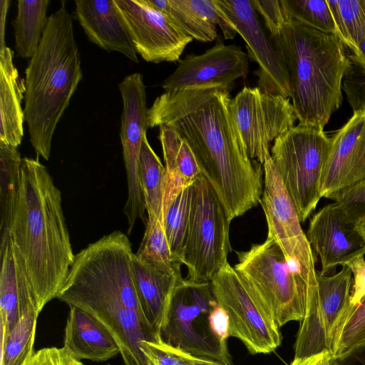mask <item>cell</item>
I'll use <instances>...</instances> for the list:
<instances>
[{
  "instance_id": "e0dca14e",
  "label": "cell",
  "mask_w": 365,
  "mask_h": 365,
  "mask_svg": "<svg viewBox=\"0 0 365 365\" xmlns=\"http://www.w3.org/2000/svg\"><path fill=\"white\" fill-rule=\"evenodd\" d=\"M248 55L241 47L225 45L220 38L200 55L188 54L162 83L165 92L222 88L229 90L249 71Z\"/></svg>"
},
{
  "instance_id": "60d3db41",
  "label": "cell",
  "mask_w": 365,
  "mask_h": 365,
  "mask_svg": "<svg viewBox=\"0 0 365 365\" xmlns=\"http://www.w3.org/2000/svg\"><path fill=\"white\" fill-rule=\"evenodd\" d=\"M348 266L352 272L353 284L350 297V307L358 304L365 296V259L361 255L349 261Z\"/></svg>"
},
{
  "instance_id": "52a82bcc",
  "label": "cell",
  "mask_w": 365,
  "mask_h": 365,
  "mask_svg": "<svg viewBox=\"0 0 365 365\" xmlns=\"http://www.w3.org/2000/svg\"><path fill=\"white\" fill-rule=\"evenodd\" d=\"M58 299L98 320L116 341L124 365H148L140 344L160 336L146 320L135 291L110 283L71 285Z\"/></svg>"
},
{
  "instance_id": "4316f807",
  "label": "cell",
  "mask_w": 365,
  "mask_h": 365,
  "mask_svg": "<svg viewBox=\"0 0 365 365\" xmlns=\"http://www.w3.org/2000/svg\"><path fill=\"white\" fill-rule=\"evenodd\" d=\"M21 160L18 147L0 142V236L10 232L19 201Z\"/></svg>"
},
{
  "instance_id": "ab89813d",
  "label": "cell",
  "mask_w": 365,
  "mask_h": 365,
  "mask_svg": "<svg viewBox=\"0 0 365 365\" xmlns=\"http://www.w3.org/2000/svg\"><path fill=\"white\" fill-rule=\"evenodd\" d=\"M158 127L159 140L162 145L165 171L169 173L174 169L182 139L170 127L165 125H160Z\"/></svg>"
},
{
  "instance_id": "836d02e7",
  "label": "cell",
  "mask_w": 365,
  "mask_h": 365,
  "mask_svg": "<svg viewBox=\"0 0 365 365\" xmlns=\"http://www.w3.org/2000/svg\"><path fill=\"white\" fill-rule=\"evenodd\" d=\"M135 255L166 272H181L182 264L176 263L172 257L163 222L155 216L148 215L143 237Z\"/></svg>"
},
{
  "instance_id": "8fae6325",
  "label": "cell",
  "mask_w": 365,
  "mask_h": 365,
  "mask_svg": "<svg viewBox=\"0 0 365 365\" xmlns=\"http://www.w3.org/2000/svg\"><path fill=\"white\" fill-rule=\"evenodd\" d=\"M289 99L245 86L232 100L247 155L260 165L271 157V143L294 126L297 117Z\"/></svg>"
},
{
  "instance_id": "d590c367",
  "label": "cell",
  "mask_w": 365,
  "mask_h": 365,
  "mask_svg": "<svg viewBox=\"0 0 365 365\" xmlns=\"http://www.w3.org/2000/svg\"><path fill=\"white\" fill-rule=\"evenodd\" d=\"M342 89L353 110L365 106V71L351 61Z\"/></svg>"
},
{
  "instance_id": "30bf717a",
  "label": "cell",
  "mask_w": 365,
  "mask_h": 365,
  "mask_svg": "<svg viewBox=\"0 0 365 365\" xmlns=\"http://www.w3.org/2000/svg\"><path fill=\"white\" fill-rule=\"evenodd\" d=\"M215 299L229 317L230 336L252 354H269L281 344L280 327L260 298L227 262L210 281Z\"/></svg>"
},
{
  "instance_id": "6da1fadb",
  "label": "cell",
  "mask_w": 365,
  "mask_h": 365,
  "mask_svg": "<svg viewBox=\"0 0 365 365\" xmlns=\"http://www.w3.org/2000/svg\"><path fill=\"white\" fill-rule=\"evenodd\" d=\"M232 100L222 88L169 91L148 110L149 127L168 125L187 144L230 221L256 206L263 191L261 165L247 155Z\"/></svg>"
},
{
  "instance_id": "cb8c5ba5",
  "label": "cell",
  "mask_w": 365,
  "mask_h": 365,
  "mask_svg": "<svg viewBox=\"0 0 365 365\" xmlns=\"http://www.w3.org/2000/svg\"><path fill=\"white\" fill-rule=\"evenodd\" d=\"M69 307L63 346L75 358L103 362L120 354L116 341L98 320L82 309Z\"/></svg>"
},
{
  "instance_id": "3957f363",
  "label": "cell",
  "mask_w": 365,
  "mask_h": 365,
  "mask_svg": "<svg viewBox=\"0 0 365 365\" xmlns=\"http://www.w3.org/2000/svg\"><path fill=\"white\" fill-rule=\"evenodd\" d=\"M82 77L72 19L62 5L48 16L25 71V121L37 158L49 159L56 128Z\"/></svg>"
},
{
  "instance_id": "ac0fdd59",
  "label": "cell",
  "mask_w": 365,
  "mask_h": 365,
  "mask_svg": "<svg viewBox=\"0 0 365 365\" xmlns=\"http://www.w3.org/2000/svg\"><path fill=\"white\" fill-rule=\"evenodd\" d=\"M321 178L322 197L365 185V106L331 137Z\"/></svg>"
},
{
  "instance_id": "d6986e66",
  "label": "cell",
  "mask_w": 365,
  "mask_h": 365,
  "mask_svg": "<svg viewBox=\"0 0 365 365\" xmlns=\"http://www.w3.org/2000/svg\"><path fill=\"white\" fill-rule=\"evenodd\" d=\"M306 235L319 257L322 275L365 255L362 236L336 202L323 206L312 216Z\"/></svg>"
},
{
  "instance_id": "b9f144b4",
  "label": "cell",
  "mask_w": 365,
  "mask_h": 365,
  "mask_svg": "<svg viewBox=\"0 0 365 365\" xmlns=\"http://www.w3.org/2000/svg\"><path fill=\"white\" fill-rule=\"evenodd\" d=\"M289 365H342L329 351L302 358H294Z\"/></svg>"
},
{
  "instance_id": "603a6c76",
  "label": "cell",
  "mask_w": 365,
  "mask_h": 365,
  "mask_svg": "<svg viewBox=\"0 0 365 365\" xmlns=\"http://www.w3.org/2000/svg\"><path fill=\"white\" fill-rule=\"evenodd\" d=\"M133 282L143 314L159 333L174 289L182 279L181 272H168L133 254L131 260Z\"/></svg>"
},
{
  "instance_id": "f1b7e54d",
  "label": "cell",
  "mask_w": 365,
  "mask_h": 365,
  "mask_svg": "<svg viewBox=\"0 0 365 365\" xmlns=\"http://www.w3.org/2000/svg\"><path fill=\"white\" fill-rule=\"evenodd\" d=\"M38 315L28 310L9 332L1 333V365H22L33 354Z\"/></svg>"
},
{
  "instance_id": "f35d334b",
  "label": "cell",
  "mask_w": 365,
  "mask_h": 365,
  "mask_svg": "<svg viewBox=\"0 0 365 365\" xmlns=\"http://www.w3.org/2000/svg\"><path fill=\"white\" fill-rule=\"evenodd\" d=\"M251 2L262 17L269 36L278 34L285 23L279 0H251Z\"/></svg>"
},
{
  "instance_id": "4fadbf2b",
  "label": "cell",
  "mask_w": 365,
  "mask_h": 365,
  "mask_svg": "<svg viewBox=\"0 0 365 365\" xmlns=\"http://www.w3.org/2000/svg\"><path fill=\"white\" fill-rule=\"evenodd\" d=\"M123 100L120 138L128 182V197L123 212L127 217L128 233L135 222L144 217L145 202L138 178V161L142 142L149 127L146 91L143 76L134 73L118 84Z\"/></svg>"
},
{
  "instance_id": "9c48e42d",
  "label": "cell",
  "mask_w": 365,
  "mask_h": 365,
  "mask_svg": "<svg viewBox=\"0 0 365 365\" xmlns=\"http://www.w3.org/2000/svg\"><path fill=\"white\" fill-rule=\"evenodd\" d=\"M190 187V218L182 264L187 269V279L210 282L228 262L231 221L213 187L202 174Z\"/></svg>"
},
{
  "instance_id": "7a4b0ae2",
  "label": "cell",
  "mask_w": 365,
  "mask_h": 365,
  "mask_svg": "<svg viewBox=\"0 0 365 365\" xmlns=\"http://www.w3.org/2000/svg\"><path fill=\"white\" fill-rule=\"evenodd\" d=\"M39 312L58 299L73 263L61 192L38 158H23L19 201L10 230Z\"/></svg>"
},
{
  "instance_id": "e575fe53",
  "label": "cell",
  "mask_w": 365,
  "mask_h": 365,
  "mask_svg": "<svg viewBox=\"0 0 365 365\" xmlns=\"http://www.w3.org/2000/svg\"><path fill=\"white\" fill-rule=\"evenodd\" d=\"M140 346L148 365H194V356L165 343L161 339L142 341Z\"/></svg>"
},
{
  "instance_id": "2e32d148",
  "label": "cell",
  "mask_w": 365,
  "mask_h": 365,
  "mask_svg": "<svg viewBox=\"0 0 365 365\" xmlns=\"http://www.w3.org/2000/svg\"><path fill=\"white\" fill-rule=\"evenodd\" d=\"M125 22L135 51L155 63L179 61L193 38L166 14L144 0H115Z\"/></svg>"
},
{
  "instance_id": "8992f818",
  "label": "cell",
  "mask_w": 365,
  "mask_h": 365,
  "mask_svg": "<svg viewBox=\"0 0 365 365\" xmlns=\"http://www.w3.org/2000/svg\"><path fill=\"white\" fill-rule=\"evenodd\" d=\"M219 307L210 282L182 278L160 327L161 340L194 356L232 365L227 341L218 330Z\"/></svg>"
},
{
  "instance_id": "83f0119b",
  "label": "cell",
  "mask_w": 365,
  "mask_h": 365,
  "mask_svg": "<svg viewBox=\"0 0 365 365\" xmlns=\"http://www.w3.org/2000/svg\"><path fill=\"white\" fill-rule=\"evenodd\" d=\"M138 178L148 215L155 216L163 222L165 168L150 145L146 135L139 155Z\"/></svg>"
},
{
  "instance_id": "d6a6232c",
  "label": "cell",
  "mask_w": 365,
  "mask_h": 365,
  "mask_svg": "<svg viewBox=\"0 0 365 365\" xmlns=\"http://www.w3.org/2000/svg\"><path fill=\"white\" fill-rule=\"evenodd\" d=\"M365 347V296L348 308L336 331L331 353L343 361Z\"/></svg>"
},
{
  "instance_id": "7bdbcfd3",
  "label": "cell",
  "mask_w": 365,
  "mask_h": 365,
  "mask_svg": "<svg viewBox=\"0 0 365 365\" xmlns=\"http://www.w3.org/2000/svg\"><path fill=\"white\" fill-rule=\"evenodd\" d=\"M11 1L10 0H1V21H0V48H4L5 44V24L6 19V14L8 9L9 7Z\"/></svg>"
},
{
  "instance_id": "277c9868",
  "label": "cell",
  "mask_w": 365,
  "mask_h": 365,
  "mask_svg": "<svg viewBox=\"0 0 365 365\" xmlns=\"http://www.w3.org/2000/svg\"><path fill=\"white\" fill-rule=\"evenodd\" d=\"M287 68L299 124L324 129L343 102L349 55L338 36L285 21L271 36Z\"/></svg>"
},
{
  "instance_id": "ee69618b",
  "label": "cell",
  "mask_w": 365,
  "mask_h": 365,
  "mask_svg": "<svg viewBox=\"0 0 365 365\" xmlns=\"http://www.w3.org/2000/svg\"><path fill=\"white\" fill-rule=\"evenodd\" d=\"M350 60L365 71V38L349 55Z\"/></svg>"
},
{
  "instance_id": "ba28073f",
  "label": "cell",
  "mask_w": 365,
  "mask_h": 365,
  "mask_svg": "<svg viewBox=\"0 0 365 365\" xmlns=\"http://www.w3.org/2000/svg\"><path fill=\"white\" fill-rule=\"evenodd\" d=\"M324 129L298 124L274 141L271 158L304 222L322 197L320 184L331 148Z\"/></svg>"
},
{
  "instance_id": "4dcf8cb0",
  "label": "cell",
  "mask_w": 365,
  "mask_h": 365,
  "mask_svg": "<svg viewBox=\"0 0 365 365\" xmlns=\"http://www.w3.org/2000/svg\"><path fill=\"white\" fill-rule=\"evenodd\" d=\"M339 39L352 53L365 38V0H327Z\"/></svg>"
},
{
  "instance_id": "f546056e",
  "label": "cell",
  "mask_w": 365,
  "mask_h": 365,
  "mask_svg": "<svg viewBox=\"0 0 365 365\" xmlns=\"http://www.w3.org/2000/svg\"><path fill=\"white\" fill-rule=\"evenodd\" d=\"M190 185L182 189L163 211V226L170 252L174 261L180 264L189 224Z\"/></svg>"
},
{
  "instance_id": "7dc6e473",
  "label": "cell",
  "mask_w": 365,
  "mask_h": 365,
  "mask_svg": "<svg viewBox=\"0 0 365 365\" xmlns=\"http://www.w3.org/2000/svg\"><path fill=\"white\" fill-rule=\"evenodd\" d=\"M356 228L359 232L365 242V217L356 224Z\"/></svg>"
},
{
  "instance_id": "44dd1931",
  "label": "cell",
  "mask_w": 365,
  "mask_h": 365,
  "mask_svg": "<svg viewBox=\"0 0 365 365\" xmlns=\"http://www.w3.org/2000/svg\"><path fill=\"white\" fill-rule=\"evenodd\" d=\"M1 333L7 334L28 310L40 314L24 262L16 250L11 232L0 236Z\"/></svg>"
},
{
  "instance_id": "7c38bea8",
  "label": "cell",
  "mask_w": 365,
  "mask_h": 365,
  "mask_svg": "<svg viewBox=\"0 0 365 365\" xmlns=\"http://www.w3.org/2000/svg\"><path fill=\"white\" fill-rule=\"evenodd\" d=\"M317 298L300 322L294 358L331 352L336 331L350 305L353 276L348 266L331 276L317 272Z\"/></svg>"
},
{
  "instance_id": "5b68a950",
  "label": "cell",
  "mask_w": 365,
  "mask_h": 365,
  "mask_svg": "<svg viewBox=\"0 0 365 365\" xmlns=\"http://www.w3.org/2000/svg\"><path fill=\"white\" fill-rule=\"evenodd\" d=\"M237 256L235 269L263 300L279 327L304 319L317 298V279L299 262L287 258L269 237Z\"/></svg>"
},
{
  "instance_id": "d4e9b609",
  "label": "cell",
  "mask_w": 365,
  "mask_h": 365,
  "mask_svg": "<svg viewBox=\"0 0 365 365\" xmlns=\"http://www.w3.org/2000/svg\"><path fill=\"white\" fill-rule=\"evenodd\" d=\"M13 58L10 48H0V142L18 147L24 137L25 115L21 101L26 85Z\"/></svg>"
},
{
  "instance_id": "5bb4252c",
  "label": "cell",
  "mask_w": 365,
  "mask_h": 365,
  "mask_svg": "<svg viewBox=\"0 0 365 365\" xmlns=\"http://www.w3.org/2000/svg\"><path fill=\"white\" fill-rule=\"evenodd\" d=\"M246 43L248 57L258 65L257 88L263 92L291 98L285 64L263 27L251 0H215Z\"/></svg>"
},
{
  "instance_id": "7402d4cb",
  "label": "cell",
  "mask_w": 365,
  "mask_h": 365,
  "mask_svg": "<svg viewBox=\"0 0 365 365\" xmlns=\"http://www.w3.org/2000/svg\"><path fill=\"white\" fill-rule=\"evenodd\" d=\"M151 7L168 16L187 35L201 42L217 37V26L225 39L237 34L229 18L215 0H144Z\"/></svg>"
},
{
  "instance_id": "c3c4849f",
  "label": "cell",
  "mask_w": 365,
  "mask_h": 365,
  "mask_svg": "<svg viewBox=\"0 0 365 365\" xmlns=\"http://www.w3.org/2000/svg\"><path fill=\"white\" fill-rule=\"evenodd\" d=\"M107 365H111V364H107Z\"/></svg>"
},
{
  "instance_id": "bcb514c9",
  "label": "cell",
  "mask_w": 365,
  "mask_h": 365,
  "mask_svg": "<svg viewBox=\"0 0 365 365\" xmlns=\"http://www.w3.org/2000/svg\"><path fill=\"white\" fill-rule=\"evenodd\" d=\"M194 365H229L207 358L194 356Z\"/></svg>"
},
{
  "instance_id": "484cf974",
  "label": "cell",
  "mask_w": 365,
  "mask_h": 365,
  "mask_svg": "<svg viewBox=\"0 0 365 365\" xmlns=\"http://www.w3.org/2000/svg\"><path fill=\"white\" fill-rule=\"evenodd\" d=\"M49 0H19L17 15L13 21L15 51L17 56L31 58L36 53L48 23Z\"/></svg>"
},
{
  "instance_id": "9a60e30c",
  "label": "cell",
  "mask_w": 365,
  "mask_h": 365,
  "mask_svg": "<svg viewBox=\"0 0 365 365\" xmlns=\"http://www.w3.org/2000/svg\"><path fill=\"white\" fill-rule=\"evenodd\" d=\"M263 170L259 202L266 217L267 237L276 241L287 258L299 262L311 277L317 279L314 251L271 157L263 164Z\"/></svg>"
},
{
  "instance_id": "74e56055",
  "label": "cell",
  "mask_w": 365,
  "mask_h": 365,
  "mask_svg": "<svg viewBox=\"0 0 365 365\" xmlns=\"http://www.w3.org/2000/svg\"><path fill=\"white\" fill-rule=\"evenodd\" d=\"M22 365H84L64 346L36 351Z\"/></svg>"
},
{
  "instance_id": "8d00e7d4",
  "label": "cell",
  "mask_w": 365,
  "mask_h": 365,
  "mask_svg": "<svg viewBox=\"0 0 365 365\" xmlns=\"http://www.w3.org/2000/svg\"><path fill=\"white\" fill-rule=\"evenodd\" d=\"M328 199L339 203L348 219L355 225L365 217V185L335 193Z\"/></svg>"
},
{
  "instance_id": "f6af8a7d",
  "label": "cell",
  "mask_w": 365,
  "mask_h": 365,
  "mask_svg": "<svg viewBox=\"0 0 365 365\" xmlns=\"http://www.w3.org/2000/svg\"><path fill=\"white\" fill-rule=\"evenodd\" d=\"M341 361L345 362V365H365V347L356 351ZM342 365L344 364H342Z\"/></svg>"
},
{
  "instance_id": "ffe728a7",
  "label": "cell",
  "mask_w": 365,
  "mask_h": 365,
  "mask_svg": "<svg viewBox=\"0 0 365 365\" xmlns=\"http://www.w3.org/2000/svg\"><path fill=\"white\" fill-rule=\"evenodd\" d=\"M76 18L91 42L138 63L131 36L115 0H76Z\"/></svg>"
},
{
  "instance_id": "1f68e13d",
  "label": "cell",
  "mask_w": 365,
  "mask_h": 365,
  "mask_svg": "<svg viewBox=\"0 0 365 365\" xmlns=\"http://www.w3.org/2000/svg\"><path fill=\"white\" fill-rule=\"evenodd\" d=\"M285 21L338 36L327 0H279Z\"/></svg>"
}]
</instances>
